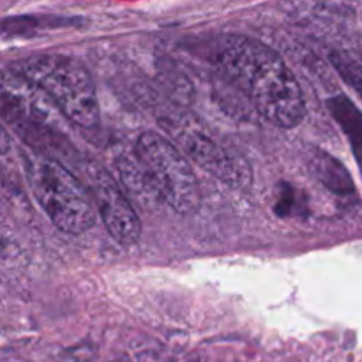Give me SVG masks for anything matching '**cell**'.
I'll use <instances>...</instances> for the list:
<instances>
[{"label": "cell", "instance_id": "obj_2", "mask_svg": "<svg viewBox=\"0 0 362 362\" xmlns=\"http://www.w3.org/2000/svg\"><path fill=\"white\" fill-rule=\"evenodd\" d=\"M13 73L42 90L71 122L80 127L98 126L95 85L80 60L66 55L28 57L13 64Z\"/></svg>", "mask_w": 362, "mask_h": 362}, {"label": "cell", "instance_id": "obj_1", "mask_svg": "<svg viewBox=\"0 0 362 362\" xmlns=\"http://www.w3.org/2000/svg\"><path fill=\"white\" fill-rule=\"evenodd\" d=\"M212 60L265 120L286 129L303 122L306 101L299 81L271 46L247 35L225 34L212 45Z\"/></svg>", "mask_w": 362, "mask_h": 362}, {"label": "cell", "instance_id": "obj_5", "mask_svg": "<svg viewBox=\"0 0 362 362\" xmlns=\"http://www.w3.org/2000/svg\"><path fill=\"white\" fill-rule=\"evenodd\" d=\"M163 126L173 134L179 147L193 159L202 170L214 175L223 184L235 189H244L251 184V166L239 156H233L221 144L209 136L200 127L189 126L186 120H163Z\"/></svg>", "mask_w": 362, "mask_h": 362}, {"label": "cell", "instance_id": "obj_3", "mask_svg": "<svg viewBox=\"0 0 362 362\" xmlns=\"http://www.w3.org/2000/svg\"><path fill=\"white\" fill-rule=\"evenodd\" d=\"M21 161L35 202L60 232L83 233L94 225L90 198L69 170L37 152H25Z\"/></svg>", "mask_w": 362, "mask_h": 362}, {"label": "cell", "instance_id": "obj_6", "mask_svg": "<svg viewBox=\"0 0 362 362\" xmlns=\"http://www.w3.org/2000/svg\"><path fill=\"white\" fill-rule=\"evenodd\" d=\"M90 191L99 218L110 235L119 244L129 246L140 237V219L120 184L106 170H90Z\"/></svg>", "mask_w": 362, "mask_h": 362}, {"label": "cell", "instance_id": "obj_4", "mask_svg": "<svg viewBox=\"0 0 362 362\" xmlns=\"http://www.w3.org/2000/svg\"><path fill=\"white\" fill-rule=\"evenodd\" d=\"M136 163L147 175L156 197L179 214H191L200 205L193 168L182 152L154 131H145L134 145Z\"/></svg>", "mask_w": 362, "mask_h": 362}, {"label": "cell", "instance_id": "obj_9", "mask_svg": "<svg viewBox=\"0 0 362 362\" xmlns=\"http://www.w3.org/2000/svg\"><path fill=\"white\" fill-rule=\"evenodd\" d=\"M331 60L343 80L362 98V55L349 49H336L332 52Z\"/></svg>", "mask_w": 362, "mask_h": 362}, {"label": "cell", "instance_id": "obj_7", "mask_svg": "<svg viewBox=\"0 0 362 362\" xmlns=\"http://www.w3.org/2000/svg\"><path fill=\"white\" fill-rule=\"evenodd\" d=\"M327 106L332 119L341 126L343 133L349 138L354 158L362 175V112L352 99L343 94L332 95L327 101Z\"/></svg>", "mask_w": 362, "mask_h": 362}, {"label": "cell", "instance_id": "obj_8", "mask_svg": "<svg viewBox=\"0 0 362 362\" xmlns=\"http://www.w3.org/2000/svg\"><path fill=\"white\" fill-rule=\"evenodd\" d=\"M315 173L338 197H352L356 193L352 177L346 172L345 166L329 154H318L313 163Z\"/></svg>", "mask_w": 362, "mask_h": 362}]
</instances>
